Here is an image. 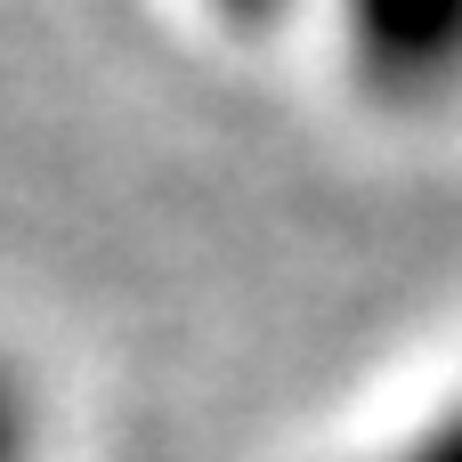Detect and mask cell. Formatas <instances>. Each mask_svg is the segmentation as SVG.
Segmentation results:
<instances>
[{
	"mask_svg": "<svg viewBox=\"0 0 462 462\" xmlns=\"http://www.w3.org/2000/svg\"><path fill=\"white\" fill-rule=\"evenodd\" d=\"M333 24L341 73L398 114L462 97V0H309Z\"/></svg>",
	"mask_w": 462,
	"mask_h": 462,
	"instance_id": "6da1fadb",
	"label": "cell"
},
{
	"mask_svg": "<svg viewBox=\"0 0 462 462\" xmlns=\"http://www.w3.org/2000/svg\"><path fill=\"white\" fill-rule=\"evenodd\" d=\"M203 16H219L227 32H268V24H292L309 0H195Z\"/></svg>",
	"mask_w": 462,
	"mask_h": 462,
	"instance_id": "277c9868",
	"label": "cell"
},
{
	"mask_svg": "<svg viewBox=\"0 0 462 462\" xmlns=\"http://www.w3.org/2000/svg\"><path fill=\"white\" fill-rule=\"evenodd\" d=\"M341 462H462V382L439 390L430 406H414L390 439H374L365 455H341Z\"/></svg>",
	"mask_w": 462,
	"mask_h": 462,
	"instance_id": "3957f363",
	"label": "cell"
},
{
	"mask_svg": "<svg viewBox=\"0 0 462 462\" xmlns=\"http://www.w3.org/2000/svg\"><path fill=\"white\" fill-rule=\"evenodd\" d=\"M57 447V406H49V382L24 349L0 341V462H49Z\"/></svg>",
	"mask_w": 462,
	"mask_h": 462,
	"instance_id": "7a4b0ae2",
	"label": "cell"
}]
</instances>
